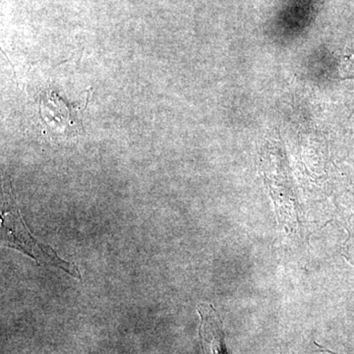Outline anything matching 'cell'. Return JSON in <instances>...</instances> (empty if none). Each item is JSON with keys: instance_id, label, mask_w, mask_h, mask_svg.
Segmentation results:
<instances>
[{"instance_id": "7a4b0ae2", "label": "cell", "mask_w": 354, "mask_h": 354, "mask_svg": "<svg viewBox=\"0 0 354 354\" xmlns=\"http://www.w3.org/2000/svg\"><path fill=\"white\" fill-rule=\"evenodd\" d=\"M83 109L85 106H77L64 101L53 91L41 95L39 101V114L44 124L66 134L82 131Z\"/></svg>"}, {"instance_id": "6da1fadb", "label": "cell", "mask_w": 354, "mask_h": 354, "mask_svg": "<svg viewBox=\"0 0 354 354\" xmlns=\"http://www.w3.org/2000/svg\"><path fill=\"white\" fill-rule=\"evenodd\" d=\"M1 243L25 253L39 265L58 268L73 278L82 279L75 265L62 259L53 248L44 245L32 236L21 216L11 188L4 191L2 201Z\"/></svg>"}, {"instance_id": "3957f363", "label": "cell", "mask_w": 354, "mask_h": 354, "mask_svg": "<svg viewBox=\"0 0 354 354\" xmlns=\"http://www.w3.org/2000/svg\"><path fill=\"white\" fill-rule=\"evenodd\" d=\"M197 311L201 320L199 335L203 354H228L223 322L213 305L199 304Z\"/></svg>"}]
</instances>
